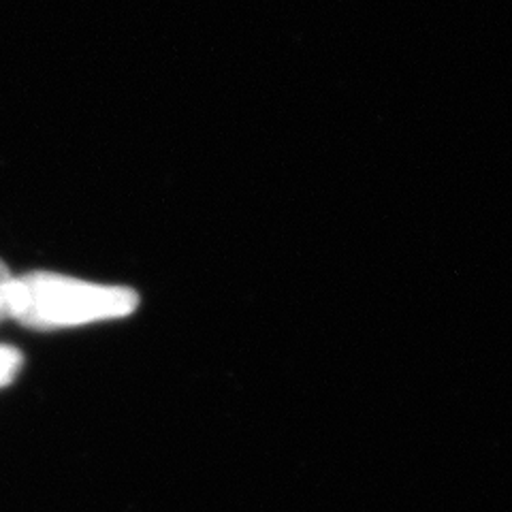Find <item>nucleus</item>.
<instances>
[{"label": "nucleus", "mask_w": 512, "mask_h": 512, "mask_svg": "<svg viewBox=\"0 0 512 512\" xmlns=\"http://www.w3.org/2000/svg\"><path fill=\"white\" fill-rule=\"evenodd\" d=\"M22 365L24 357L18 348L0 344V389H5L15 382V378L22 372Z\"/></svg>", "instance_id": "2"}, {"label": "nucleus", "mask_w": 512, "mask_h": 512, "mask_svg": "<svg viewBox=\"0 0 512 512\" xmlns=\"http://www.w3.org/2000/svg\"><path fill=\"white\" fill-rule=\"evenodd\" d=\"M15 276L9 271V267L0 261V323L11 318V293H13Z\"/></svg>", "instance_id": "3"}, {"label": "nucleus", "mask_w": 512, "mask_h": 512, "mask_svg": "<svg viewBox=\"0 0 512 512\" xmlns=\"http://www.w3.org/2000/svg\"><path fill=\"white\" fill-rule=\"evenodd\" d=\"M137 308L139 295L133 288L94 284L50 271L15 276L11 293V320L37 331L126 318Z\"/></svg>", "instance_id": "1"}]
</instances>
